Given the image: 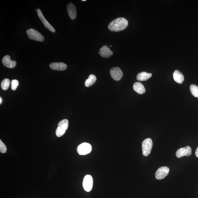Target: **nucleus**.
<instances>
[{"label": "nucleus", "mask_w": 198, "mask_h": 198, "mask_svg": "<svg viewBox=\"0 0 198 198\" xmlns=\"http://www.w3.org/2000/svg\"><path fill=\"white\" fill-rule=\"evenodd\" d=\"M128 21L126 18L120 17L113 20L109 24L108 29L111 31L119 32L125 29L128 25Z\"/></svg>", "instance_id": "f257e3e1"}, {"label": "nucleus", "mask_w": 198, "mask_h": 198, "mask_svg": "<svg viewBox=\"0 0 198 198\" xmlns=\"http://www.w3.org/2000/svg\"><path fill=\"white\" fill-rule=\"evenodd\" d=\"M69 121L65 119L60 121L58 124V126L56 131V136L60 137L64 134L66 130L68 127Z\"/></svg>", "instance_id": "f03ea898"}, {"label": "nucleus", "mask_w": 198, "mask_h": 198, "mask_svg": "<svg viewBox=\"0 0 198 198\" xmlns=\"http://www.w3.org/2000/svg\"><path fill=\"white\" fill-rule=\"evenodd\" d=\"M28 37L30 39L36 41L42 42L44 41L45 38L38 31L33 29H28L26 31Z\"/></svg>", "instance_id": "7ed1b4c3"}, {"label": "nucleus", "mask_w": 198, "mask_h": 198, "mask_svg": "<svg viewBox=\"0 0 198 198\" xmlns=\"http://www.w3.org/2000/svg\"><path fill=\"white\" fill-rule=\"evenodd\" d=\"M153 146L152 139L150 138L145 139L142 143V150L143 155L148 156L151 152Z\"/></svg>", "instance_id": "20e7f679"}, {"label": "nucleus", "mask_w": 198, "mask_h": 198, "mask_svg": "<svg viewBox=\"0 0 198 198\" xmlns=\"http://www.w3.org/2000/svg\"><path fill=\"white\" fill-rule=\"evenodd\" d=\"M91 145L88 143L84 142L79 145L77 148V152L79 155H85L91 152Z\"/></svg>", "instance_id": "39448f33"}, {"label": "nucleus", "mask_w": 198, "mask_h": 198, "mask_svg": "<svg viewBox=\"0 0 198 198\" xmlns=\"http://www.w3.org/2000/svg\"><path fill=\"white\" fill-rule=\"evenodd\" d=\"M93 181L91 175H87L84 177L83 181V186L86 191L90 192L93 187Z\"/></svg>", "instance_id": "423d86ee"}, {"label": "nucleus", "mask_w": 198, "mask_h": 198, "mask_svg": "<svg viewBox=\"0 0 198 198\" xmlns=\"http://www.w3.org/2000/svg\"><path fill=\"white\" fill-rule=\"evenodd\" d=\"M169 171V168L167 167L164 166L159 168L156 172V178L158 180H162L168 175Z\"/></svg>", "instance_id": "0eeeda50"}, {"label": "nucleus", "mask_w": 198, "mask_h": 198, "mask_svg": "<svg viewBox=\"0 0 198 198\" xmlns=\"http://www.w3.org/2000/svg\"><path fill=\"white\" fill-rule=\"evenodd\" d=\"M110 74L115 80L117 81L120 80L123 76L122 70L118 67L112 68L110 70Z\"/></svg>", "instance_id": "6e6552de"}, {"label": "nucleus", "mask_w": 198, "mask_h": 198, "mask_svg": "<svg viewBox=\"0 0 198 198\" xmlns=\"http://www.w3.org/2000/svg\"><path fill=\"white\" fill-rule=\"evenodd\" d=\"M192 154V149L189 146H186L184 148L179 149L176 152V156L180 158L184 156H188Z\"/></svg>", "instance_id": "1a4fd4ad"}, {"label": "nucleus", "mask_w": 198, "mask_h": 198, "mask_svg": "<svg viewBox=\"0 0 198 198\" xmlns=\"http://www.w3.org/2000/svg\"><path fill=\"white\" fill-rule=\"evenodd\" d=\"M37 15L39 17L40 19L41 20V21H42V23L47 28H48V29L50 30V31L52 32V33H54L55 32V29H54V28L52 27V26L51 25V24L49 23L46 20V19L45 18V17L43 16L42 12H41V10L39 9H37Z\"/></svg>", "instance_id": "9d476101"}, {"label": "nucleus", "mask_w": 198, "mask_h": 198, "mask_svg": "<svg viewBox=\"0 0 198 198\" xmlns=\"http://www.w3.org/2000/svg\"><path fill=\"white\" fill-rule=\"evenodd\" d=\"M2 63L3 65L9 68H13L16 67L17 63L16 61L11 59V57L9 55L4 56L2 60Z\"/></svg>", "instance_id": "9b49d317"}, {"label": "nucleus", "mask_w": 198, "mask_h": 198, "mask_svg": "<svg viewBox=\"0 0 198 198\" xmlns=\"http://www.w3.org/2000/svg\"><path fill=\"white\" fill-rule=\"evenodd\" d=\"M67 9L69 16L72 20H74L77 17V12L76 7L72 3L68 5Z\"/></svg>", "instance_id": "f8f14e48"}, {"label": "nucleus", "mask_w": 198, "mask_h": 198, "mask_svg": "<svg viewBox=\"0 0 198 198\" xmlns=\"http://www.w3.org/2000/svg\"><path fill=\"white\" fill-rule=\"evenodd\" d=\"M99 52L100 56L104 58L110 57L113 54L112 51L110 50L107 45H104L100 49Z\"/></svg>", "instance_id": "ddd939ff"}, {"label": "nucleus", "mask_w": 198, "mask_h": 198, "mask_svg": "<svg viewBox=\"0 0 198 198\" xmlns=\"http://www.w3.org/2000/svg\"><path fill=\"white\" fill-rule=\"evenodd\" d=\"M50 67L54 70L64 71L67 69V66L63 63H53L50 64Z\"/></svg>", "instance_id": "4468645a"}, {"label": "nucleus", "mask_w": 198, "mask_h": 198, "mask_svg": "<svg viewBox=\"0 0 198 198\" xmlns=\"http://www.w3.org/2000/svg\"><path fill=\"white\" fill-rule=\"evenodd\" d=\"M133 87L134 90L139 94H144L146 92L144 86L140 82L134 83Z\"/></svg>", "instance_id": "2eb2a0df"}, {"label": "nucleus", "mask_w": 198, "mask_h": 198, "mask_svg": "<svg viewBox=\"0 0 198 198\" xmlns=\"http://www.w3.org/2000/svg\"><path fill=\"white\" fill-rule=\"evenodd\" d=\"M174 80L179 84H182L184 80V77L181 72L176 70L174 71L173 75Z\"/></svg>", "instance_id": "dca6fc26"}, {"label": "nucleus", "mask_w": 198, "mask_h": 198, "mask_svg": "<svg viewBox=\"0 0 198 198\" xmlns=\"http://www.w3.org/2000/svg\"><path fill=\"white\" fill-rule=\"evenodd\" d=\"M152 75V73L143 72H141L138 74L137 78V80L139 81H146L151 77Z\"/></svg>", "instance_id": "f3484780"}, {"label": "nucleus", "mask_w": 198, "mask_h": 198, "mask_svg": "<svg viewBox=\"0 0 198 198\" xmlns=\"http://www.w3.org/2000/svg\"><path fill=\"white\" fill-rule=\"evenodd\" d=\"M97 80V78L95 75L92 74L90 75L87 79L85 82V85L86 87H89L93 85Z\"/></svg>", "instance_id": "a211bd4d"}, {"label": "nucleus", "mask_w": 198, "mask_h": 198, "mask_svg": "<svg viewBox=\"0 0 198 198\" xmlns=\"http://www.w3.org/2000/svg\"><path fill=\"white\" fill-rule=\"evenodd\" d=\"M10 81L8 79H5L2 81L1 86L2 89L4 90H6L8 89L10 85Z\"/></svg>", "instance_id": "6ab92c4d"}, {"label": "nucleus", "mask_w": 198, "mask_h": 198, "mask_svg": "<svg viewBox=\"0 0 198 198\" xmlns=\"http://www.w3.org/2000/svg\"><path fill=\"white\" fill-rule=\"evenodd\" d=\"M190 91L194 97L198 98V87L194 84H192L190 87Z\"/></svg>", "instance_id": "aec40b11"}, {"label": "nucleus", "mask_w": 198, "mask_h": 198, "mask_svg": "<svg viewBox=\"0 0 198 198\" xmlns=\"http://www.w3.org/2000/svg\"><path fill=\"white\" fill-rule=\"evenodd\" d=\"M7 147L1 140H0V152L2 153H5L7 152Z\"/></svg>", "instance_id": "412c9836"}, {"label": "nucleus", "mask_w": 198, "mask_h": 198, "mask_svg": "<svg viewBox=\"0 0 198 198\" xmlns=\"http://www.w3.org/2000/svg\"><path fill=\"white\" fill-rule=\"evenodd\" d=\"M19 85V82L17 80H13L11 82V88L13 90H16Z\"/></svg>", "instance_id": "4be33fe9"}, {"label": "nucleus", "mask_w": 198, "mask_h": 198, "mask_svg": "<svg viewBox=\"0 0 198 198\" xmlns=\"http://www.w3.org/2000/svg\"><path fill=\"white\" fill-rule=\"evenodd\" d=\"M195 155H196V157L198 158V147H197V148L196 150V151L195 152Z\"/></svg>", "instance_id": "5701e85b"}, {"label": "nucleus", "mask_w": 198, "mask_h": 198, "mask_svg": "<svg viewBox=\"0 0 198 198\" xmlns=\"http://www.w3.org/2000/svg\"><path fill=\"white\" fill-rule=\"evenodd\" d=\"M2 102V98L1 97L0 98V104H1Z\"/></svg>", "instance_id": "b1692460"}, {"label": "nucleus", "mask_w": 198, "mask_h": 198, "mask_svg": "<svg viewBox=\"0 0 198 198\" xmlns=\"http://www.w3.org/2000/svg\"><path fill=\"white\" fill-rule=\"evenodd\" d=\"M82 1H86V0H83Z\"/></svg>", "instance_id": "393cba45"}, {"label": "nucleus", "mask_w": 198, "mask_h": 198, "mask_svg": "<svg viewBox=\"0 0 198 198\" xmlns=\"http://www.w3.org/2000/svg\"><path fill=\"white\" fill-rule=\"evenodd\" d=\"M35 11H36V12H37V9H36Z\"/></svg>", "instance_id": "a878e982"}, {"label": "nucleus", "mask_w": 198, "mask_h": 198, "mask_svg": "<svg viewBox=\"0 0 198 198\" xmlns=\"http://www.w3.org/2000/svg\"><path fill=\"white\" fill-rule=\"evenodd\" d=\"M110 46V47H112V46H111H111Z\"/></svg>", "instance_id": "bb28decb"}]
</instances>
